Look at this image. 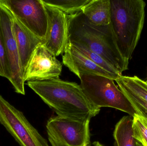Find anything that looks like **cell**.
I'll return each instance as SVG.
<instances>
[{"mask_svg":"<svg viewBox=\"0 0 147 146\" xmlns=\"http://www.w3.org/2000/svg\"><path fill=\"white\" fill-rule=\"evenodd\" d=\"M110 24L117 47L129 61L144 27L146 2L143 0H110Z\"/></svg>","mask_w":147,"mask_h":146,"instance_id":"3","label":"cell"},{"mask_svg":"<svg viewBox=\"0 0 147 146\" xmlns=\"http://www.w3.org/2000/svg\"><path fill=\"white\" fill-rule=\"evenodd\" d=\"M135 109L136 114L141 117L147 124V103L126 91H121Z\"/></svg>","mask_w":147,"mask_h":146,"instance_id":"18","label":"cell"},{"mask_svg":"<svg viewBox=\"0 0 147 146\" xmlns=\"http://www.w3.org/2000/svg\"><path fill=\"white\" fill-rule=\"evenodd\" d=\"M132 128L135 140L142 146H147V124L145 120L137 114L135 115Z\"/></svg>","mask_w":147,"mask_h":146,"instance_id":"17","label":"cell"},{"mask_svg":"<svg viewBox=\"0 0 147 146\" xmlns=\"http://www.w3.org/2000/svg\"><path fill=\"white\" fill-rule=\"evenodd\" d=\"M62 59L63 64L77 75L80 79L84 75H100L114 81L121 77L112 74L98 66L75 49L69 41L63 54Z\"/></svg>","mask_w":147,"mask_h":146,"instance_id":"11","label":"cell"},{"mask_svg":"<svg viewBox=\"0 0 147 146\" xmlns=\"http://www.w3.org/2000/svg\"><path fill=\"white\" fill-rule=\"evenodd\" d=\"M90 118L56 116L49 118L46 125L51 146H90Z\"/></svg>","mask_w":147,"mask_h":146,"instance_id":"5","label":"cell"},{"mask_svg":"<svg viewBox=\"0 0 147 146\" xmlns=\"http://www.w3.org/2000/svg\"><path fill=\"white\" fill-rule=\"evenodd\" d=\"M0 123L20 146H50L22 112L0 95Z\"/></svg>","mask_w":147,"mask_h":146,"instance_id":"6","label":"cell"},{"mask_svg":"<svg viewBox=\"0 0 147 146\" xmlns=\"http://www.w3.org/2000/svg\"><path fill=\"white\" fill-rule=\"evenodd\" d=\"M80 80L83 92L94 106L100 109L114 108L127 113L132 117L136 115L132 104L113 79L100 75H84Z\"/></svg>","mask_w":147,"mask_h":146,"instance_id":"4","label":"cell"},{"mask_svg":"<svg viewBox=\"0 0 147 146\" xmlns=\"http://www.w3.org/2000/svg\"><path fill=\"white\" fill-rule=\"evenodd\" d=\"M42 43L34 51L24 74V82L59 78L63 63Z\"/></svg>","mask_w":147,"mask_h":146,"instance_id":"9","label":"cell"},{"mask_svg":"<svg viewBox=\"0 0 147 146\" xmlns=\"http://www.w3.org/2000/svg\"><path fill=\"white\" fill-rule=\"evenodd\" d=\"M71 43L72 44L74 47L77 49L80 53L88 57L93 62L105 70V71L117 76H121L122 75V74L120 73L113 66H111L109 63L107 62L101 56L90 50L83 45L79 44L77 43H71Z\"/></svg>","mask_w":147,"mask_h":146,"instance_id":"16","label":"cell"},{"mask_svg":"<svg viewBox=\"0 0 147 146\" xmlns=\"http://www.w3.org/2000/svg\"><path fill=\"white\" fill-rule=\"evenodd\" d=\"M43 3L61 10L67 15L81 12L91 0H42Z\"/></svg>","mask_w":147,"mask_h":146,"instance_id":"15","label":"cell"},{"mask_svg":"<svg viewBox=\"0 0 147 146\" xmlns=\"http://www.w3.org/2000/svg\"><path fill=\"white\" fill-rule=\"evenodd\" d=\"M67 16L69 41L83 45L101 56L121 74L127 70L129 61L121 54L110 24L93 25L82 11Z\"/></svg>","mask_w":147,"mask_h":146,"instance_id":"2","label":"cell"},{"mask_svg":"<svg viewBox=\"0 0 147 146\" xmlns=\"http://www.w3.org/2000/svg\"><path fill=\"white\" fill-rule=\"evenodd\" d=\"M13 14L7 8L0 4V30L11 75L9 81L13 86L16 92L25 95L24 75L13 31Z\"/></svg>","mask_w":147,"mask_h":146,"instance_id":"8","label":"cell"},{"mask_svg":"<svg viewBox=\"0 0 147 146\" xmlns=\"http://www.w3.org/2000/svg\"><path fill=\"white\" fill-rule=\"evenodd\" d=\"M146 83H147V78L146 81Z\"/></svg>","mask_w":147,"mask_h":146,"instance_id":"22","label":"cell"},{"mask_svg":"<svg viewBox=\"0 0 147 146\" xmlns=\"http://www.w3.org/2000/svg\"><path fill=\"white\" fill-rule=\"evenodd\" d=\"M27 85L58 116L91 119L100 112L101 109L91 103L76 82L59 78L28 81Z\"/></svg>","mask_w":147,"mask_h":146,"instance_id":"1","label":"cell"},{"mask_svg":"<svg viewBox=\"0 0 147 146\" xmlns=\"http://www.w3.org/2000/svg\"><path fill=\"white\" fill-rule=\"evenodd\" d=\"M0 4L31 32L43 40L48 27V19L42 0H0Z\"/></svg>","mask_w":147,"mask_h":146,"instance_id":"7","label":"cell"},{"mask_svg":"<svg viewBox=\"0 0 147 146\" xmlns=\"http://www.w3.org/2000/svg\"><path fill=\"white\" fill-rule=\"evenodd\" d=\"M82 12L95 25L105 26L110 24V0H91L83 7Z\"/></svg>","mask_w":147,"mask_h":146,"instance_id":"13","label":"cell"},{"mask_svg":"<svg viewBox=\"0 0 147 146\" xmlns=\"http://www.w3.org/2000/svg\"><path fill=\"white\" fill-rule=\"evenodd\" d=\"M0 76L6 78L10 81V71L7 61L2 35L0 30Z\"/></svg>","mask_w":147,"mask_h":146,"instance_id":"19","label":"cell"},{"mask_svg":"<svg viewBox=\"0 0 147 146\" xmlns=\"http://www.w3.org/2000/svg\"><path fill=\"white\" fill-rule=\"evenodd\" d=\"M43 3L47 14L48 27L42 44L56 57L59 56L64 53L69 42L68 16L57 8Z\"/></svg>","mask_w":147,"mask_h":146,"instance_id":"10","label":"cell"},{"mask_svg":"<svg viewBox=\"0 0 147 146\" xmlns=\"http://www.w3.org/2000/svg\"><path fill=\"white\" fill-rule=\"evenodd\" d=\"M136 146H142V145L140 144V143H139V142H137V141H136Z\"/></svg>","mask_w":147,"mask_h":146,"instance_id":"21","label":"cell"},{"mask_svg":"<svg viewBox=\"0 0 147 146\" xmlns=\"http://www.w3.org/2000/svg\"><path fill=\"white\" fill-rule=\"evenodd\" d=\"M13 31L24 75L33 53L36 48L42 43V40L31 32L13 15Z\"/></svg>","mask_w":147,"mask_h":146,"instance_id":"12","label":"cell"},{"mask_svg":"<svg viewBox=\"0 0 147 146\" xmlns=\"http://www.w3.org/2000/svg\"><path fill=\"white\" fill-rule=\"evenodd\" d=\"M132 126L133 118L129 115L123 117L117 122L113 133L114 146H136Z\"/></svg>","mask_w":147,"mask_h":146,"instance_id":"14","label":"cell"},{"mask_svg":"<svg viewBox=\"0 0 147 146\" xmlns=\"http://www.w3.org/2000/svg\"><path fill=\"white\" fill-rule=\"evenodd\" d=\"M93 146H105L102 144L98 142V141H95L92 143Z\"/></svg>","mask_w":147,"mask_h":146,"instance_id":"20","label":"cell"}]
</instances>
